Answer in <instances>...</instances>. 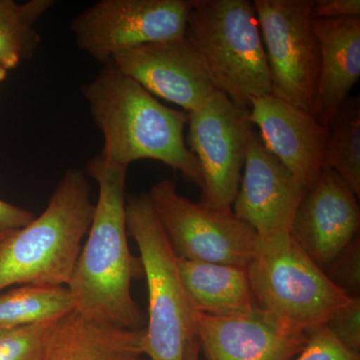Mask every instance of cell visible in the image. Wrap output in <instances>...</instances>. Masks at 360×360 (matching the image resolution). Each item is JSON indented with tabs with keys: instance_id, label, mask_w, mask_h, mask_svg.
Segmentation results:
<instances>
[{
	"instance_id": "1",
	"label": "cell",
	"mask_w": 360,
	"mask_h": 360,
	"mask_svg": "<svg viewBox=\"0 0 360 360\" xmlns=\"http://www.w3.org/2000/svg\"><path fill=\"white\" fill-rule=\"evenodd\" d=\"M86 168L98 186V200L68 288L75 310L87 319L142 330L146 316L132 297L131 285L144 276V270L141 257L130 252L127 243V168L101 155L90 160Z\"/></svg>"
},
{
	"instance_id": "2",
	"label": "cell",
	"mask_w": 360,
	"mask_h": 360,
	"mask_svg": "<svg viewBox=\"0 0 360 360\" xmlns=\"http://www.w3.org/2000/svg\"><path fill=\"white\" fill-rule=\"evenodd\" d=\"M82 94L103 135L106 160L127 168L136 160L160 161L202 187L200 165L184 139L186 112L165 106L111 63Z\"/></svg>"
},
{
	"instance_id": "3",
	"label": "cell",
	"mask_w": 360,
	"mask_h": 360,
	"mask_svg": "<svg viewBox=\"0 0 360 360\" xmlns=\"http://www.w3.org/2000/svg\"><path fill=\"white\" fill-rule=\"evenodd\" d=\"M82 169L70 168L46 208L0 246V292L13 285L68 286L96 205Z\"/></svg>"
},
{
	"instance_id": "4",
	"label": "cell",
	"mask_w": 360,
	"mask_h": 360,
	"mask_svg": "<svg viewBox=\"0 0 360 360\" xmlns=\"http://www.w3.org/2000/svg\"><path fill=\"white\" fill-rule=\"evenodd\" d=\"M186 39L213 86L248 108L271 94L255 6L248 0H193Z\"/></svg>"
},
{
	"instance_id": "5",
	"label": "cell",
	"mask_w": 360,
	"mask_h": 360,
	"mask_svg": "<svg viewBox=\"0 0 360 360\" xmlns=\"http://www.w3.org/2000/svg\"><path fill=\"white\" fill-rule=\"evenodd\" d=\"M127 232L139 250L148 281V317L143 355L148 360H186L195 338L193 309L182 286L177 257L161 226L148 193L127 200Z\"/></svg>"
},
{
	"instance_id": "6",
	"label": "cell",
	"mask_w": 360,
	"mask_h": 360,
	"mask_svg": "<svg viewBox=\"0 0 360 360\" xmlns=\"http://www.w3.org/2000/svg\"><path fill=\"white\" fill-rule=\"evenodd\" d=\"M258 307L309 333L326 326L352 296L329 278L291 236L258 241L248 267Z\"/></svg>"
},
{
	"instance_id": "7",
	"label": "cell",
	"mask_w": 360,
	"mask_h": 360,
	"mask_svg": "<svg viewBox=\"0 0 360 360\" xmlns=\"http://www.w3.org/2000/svg\"><path fill=\"white\" fill-rule=\"evenodd\" d=\"M314 0L252 2L269 65L271 94L314 116L319 42L312 30Z\"/></svg>"
},
{
	"instance_id": "8",
	"label": "cell",
	"mask_w": 360,
	"mask_h": 360,
	"mask_svg": "<svg viewBox=\"0 0 360 360\" xmlns=\"http://www.w3.org/2000/svg\"><path fill=\"white\" fill-rule=\"evenodd\" d=\"M148 195L177 257L248 269L257 236L232 210L193 202L180 195L172 179L158 182Z\"/></svg>"
},
{
	"instance_id": "9",
	"label": "cell",
	"mask_w": 360,
	"mask_h": 360,
	"mask_svg": "<svg viewBox=\"0 0 360 360\" xmlns=\"http://www.w3.org/2000/svg\"><path fill=\"white\" fill-rule=\"evenodd\" d=\"M193 0H101L71 22L77 44L106 65L116 54L186 35Z\"/></svg>"
},
{
	"instance_id": "10",
	"label": "cell",
	"mask_w": 360,
	"mask_h": 360,
	"mask_svg": "<svg viewBox=\"0 0 360 360\" xmlns=\"http://www.w3.org/2000/svg\"><path fill=\"white\" fill-rule=\"evenodd\" d=\"M186 144L202 175L201 205L231 210L238 194L246 143L252 130L250 110L215 90L205 105L187 113Z\"/></svg>"
},
{
	"instance_id": "11",
	"label": "cell",
	"mask_w": 360,
	"mask_h": 360,
	"mask_svg": "<svg viewBox=\"0 0 360 360\" xmlns=\"http://www.w3.org/2000/svg\"><path fill=\"white\" fill-rule=\"evenodd\" d=\"M305 191L290 170L251 130L233 212L257 233L258 241L290 236Z\"/></svg>"
},
{
	"instance_id": "12",
	"label": "cell",
	"mask_w": 360,
	"mask_h": 360,
	"mask_svg": "<svg viewBox=\"0 0 360 360\" xmlns=\"http://www.w3.org/2000/svg\"><path fill=\"white\" fill-rule=\"evenodd\" d=\"M194 330L206 360H291L309 333L269 310L215 316L193 311Z\"/></svg>"
},
{
	"instance_id": "13",
	"label": "cell",
	"mask_w": 360,
	"mask_h": 360,
	"mask_svg": "<svg viewBox=\"0 0 360 360\" xmlns=\"http://www.w3.org/2000/svg\"><path fill=\"white\" fill-rule=\"evenodd\" d=\"M153 96L191 113L217 90L186 37L120 52L110 61Z\"/></svg>"
},
{
	"instance_id": "14",
	"label": "cell",
	"mask_w": 360,
	"mask_h": 360,
	"mask_svg": "<svg viewBox=\"0 0 360 360\" xmlns=\"http://www.w3.org/2000/svg\"><path fill=\"white\" fill-rule=\"evenodd\" d=\"M357 200L343 180L326 167L303 196L290 236L322 269H328L359 236Z\"/></svg>"
},
{
	"instance_id": "15",
	"label": "cell",
	"mask_w": 360,
	"mask_h": 360,
	"mask_svg": "<svg viewBox=\"0 0 360 360\" xmlns=\"http://www.w3.org/2000/svg\"><path fill=\"white\" fill-rule=\"evenodd\" d=\"M250 120L259 129L265 148L309 191L323 169L326 127L271 94L251 101Z\"/></svg>"
},
{
	"instance_id": "16",
	"label": "cell",
	"mask_w": 360,
	"mask_h": 360,
	"mask_svg": "<svg viewBox=\"0 0 360 360\" xmlns=\"http://www.w3.org/2000/svg\"><path fill=\"white\" fill-rule=\"evenodd\" d=\"M321 66L314 117L328 127L360 77V18H312Z\"/></svg>"
},
{
	"instance_id": "17",
	"label": "cell",
	"mask_w": 360,
	"mask_h": 360,
	"mask_svg": "<svg viewBox=\"0 0 360 360\" xmlns=\"http://www.w3.org/2000/svg\"><path fill=\"white\" fill-rule=\"evenodd\" d=\"M143 336L144 329L99 323L73 310L56 323L42 360H139Z\"/></svg>"
},
{
	"instance_id": "18",
	"label": "cell",
	"mask_w": 360,
	"mask_h": 360,
	"mask_svg": "<svg viewBox=\"0 0 360 360\" xmlns=\"http://www.w3.org/2000/svg\"><path fill=\"white\" fill-rule=\"evenodd\" d=\"M182 286L194 311L215 316L245 314L257 307L248 269L177 257Z\"/></svg>"
},
{
	"instance_id": "19",
	"label": "cell",
	"mask_w": 360,
	"mask_h": 360,
	"mask_svg": "<svg viewBox=\"0 0 360 360\" xmlns=\"http://www.w3.org/2000/svg\"><path fill=\"white\" fill-rule=\"evenodd\" d=\"M75 310L68 286L20 285L0 293V326L58 321Z\"/></svg>"
},
{
	"instance_id": "20",
	"label": "cell",
	"mask_w": 360,
	"mask_h": 360,
	"mask_svg": "<svg viewBox=\"0 0 360 360\" xmlns=\"http://www.w3.org/2000/svg\"><path fill=\"white\" fill-rule=\"evenodd\" d=\"M324 167L360 196V98L347 97L326 127Z\"/></svg>"
},
{
	"instance_id": "21",
	"label": "cell",
	"mask_w": 360,
	"mask_h": 360,
	"mask_svg": "<svg viewBox=\"0 0 360 360\" xmlns=\"http://www.w3.org/2000/svg\"><path fill=\"white\" fill-rule=\"evenodd\" d=\"M59 321L30 326H0V360H42L47 341Z\"/></svg>"
},
{
	"instance_id": "22",
	"label": "cell",
	"mask_w": 360,
	"mask_h": 360,
	"mask_svg": "<svg viewBox=\"0 0 360 360\" xmlns=\"http://www.w3.org/2000/svg\"><path fill=\"white\" fill-rule=\"evenodd\" d=\"M53 4L51 0H32L22 4L13 0H0V32L11 33L33 44H39L35 22Z\"/></svg>"
},
{
	"instance_id": "23",
	"label": "cell",
	"mask_w": 360,
	"mask_h": 360,
	"mask_svg": "<svg viewBox=\"0 0 360 360\" xmlns=\"http://www.w3.org/2000/svg\"><path fill=\"white\" fill-rule=\"evenodd\" d=\"M295 360H360V355L347 349L323 326L309 331L307 345Z\"/></svg>"
},
{
	"instance_id": "24",
	"label": "cell",
	"mask_w": 360,
	"mask_h": 360,
	"mask_svg": "<svg viewBox=\"0 0 360 360\" xmlns=\"http://www.w3.org/2000/svg\"><path fill=\"white\" fill-rule=\"evenodd\" d=\"M326 271L329 278L352 296L360 291V239L356 236Z\"/></svg>"
},
{
	"instance_id": "25",
	"label": "cell",
	"mask_w": 360,
	"mask_h": 360,
	"mask_svg": "<svg viewBox=\"0 0 360 360\" xmlns=\"http://www.w3.org/2000/svg\"><path fill=\"white\" fill-rule=\"evenodd\" d=\"M326 328L347 349L355 354L360 352V297L352 296V300L336 311L326 324Z\"/></svg>"
},
{
	"instance_id": "26",
	"label": "cell",
	"mask_w": 360,
	"mask_h": 360,
	"mask_svg": "<svg viewBox=\"0 0 360 360\" xmlns=\"http://www.w3.org/2000/svg\"><path fill=\"white\" fill-rule=\"evenodd\" d=\"M37 45L18 35L0 32V63L7 70H13L20 65L21 59L34 51Z\"/></svg>"
},
{
	"instance_id": "27",
	"label": "cell",
	"mask_w": 360,
	"mask_h": 360,
	"mask_svg": "<svg viewBox=\"0 0 360 360\" xmlns=\"http://www.w3.org/2000/svg\"><path fill=\"white\" fill-rule=\"evenodd\" d=\"M360 0H316L312 6L311 18L333 20V18H359Z\"/></svg>"
},
{
	"instance_id": "28",
	"label": "cell",
	"mask_w": 360,
	"mask_h": 360,
	"mask_svg": "<svg viewBox=\"0 0 360 360\" xmlns=\"http://www.w3.org/2000/svg\"><path fill=\"white\" fill-rule=\"evenodd\" d=\"M35 219L34 213L0 200V229L18 231Z\"/></svg>"
},
{
	"instance_id": "29",
	"label": "cell",
	"mask_w": 360,
	"mask_h": 360,
	"mask_svg": "<svg viewBox=\"0 0 360 360\" xmlns=\"http://www.w3.org/2000/svg\"><path fill=\"white\" fill-rule=\"evenodd\" d=\"M200 348L198 340L193 338L189 341L186 350V360H200Z\"/></svg>"
},
{
	"instance_id": "30",
	"label": "cell",
	"mask_w": 360,
	"mask_h": 360,
	"mask_svg": "<svg viewBox=\"0 0 360 360\" xmlns=\"http://www.w3.org/2000/svg\"><path fill=\"white\" fill-rule=\"evenodd\" d=\"M13 231H6V229H0V246L2 245V243L6 240L9 236H11Z\"/></svg>"
},
{
	"instance_id": "31",
	"label": "cell",
	"mask_w": 360,
	"mask_h": 360,
	"mask_svg": "<svg viewBox=\"0 0 360 360\" xmlns=\"http://www.w3.org/2000/svg\"><path fill=\"white\" fill-rule=\"evenodd\" d=\"M7 72H8V70L2 63H0V84L6 79Z\"/></svg>"
},
{
	"instance_id": "32",
	"label": "cell",
	"mask_w": 360,
	"mask_h": 360,
	"mask_svg": "<svg viewBox=\"0 0 360 360\" xmlns=\"http://www.w3.org/2000/svg\"><path fill=\"white\" fill-rule=\"evenodd\" d=\"M139 360H148V359H141Z\"/></svg>"
}]
</instances>
